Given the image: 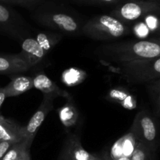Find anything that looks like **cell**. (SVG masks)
<instances>
[{
  "label": "cell",
  "instance_id": "1",
  "mask_svg": "<svg viewBox=\"0 0 160 160\" xmlns=\"http://www.w3.org/2000/svg\"><path fill=\"white\" fill-rule=\"evenodd\" d=\"M94 54L106 63L114 64L160 57V37L102 44Z\"/></svg>",
  "mask_w": 160,
  "mask_h": 160
},
{
  "label": "cell",
  "instance_id": "2",
  "mask_svg": "<svg viewBox=\"0 0 160 160\" xmlns=\"http://www.w3.org/2000/svg\"><path fill=\"white\" fill-rule=\"evenodd\" d=\"M112 68L128 84L150 83L160 78V57L121 62Z\"/></svg>",
  "mask_w": 160,
  "mask_h": 160
},
{
  "label": "cell",
  "instance_id": "3",
  "mask_svg": "<svg viewBox=\"0 0 160 160\" xmlns=\"http://www.w3.org/2000/svg\"><path fill=\"white\" fill-rule=\"evenodd\" d=\"M81 32L91 39L111 41L120 38L131 33L129 27L111 15H99L86 22Z\"/></svg>",
  "mask_w": 160,
  "mask_h": 160
},
{
  "label": "cell",
  "instance_id": "4",
  "mask_svg": "<svg viewBox=\"0 0 160 160\" xmlns=\"http://www.w3.org/2000/svg\"><path fill=\"white\" fill-rule=\"evenodd\" d=\"M129 131L151 151H156L159 146V128L148 111H139L136 114Z\"/></svg>",
  "mask_w": 160,
  "mask_h": 160
},
{
  "label": "cell",
  "instance_id": "5",
  "mask_svg": "<svg viewBox=\"0 0 160 160\" xmlns=\"http://www.w3.org/2000/svg\"><path fill=\"white\" fill-rule=\"evenodd\" d=\"M160 13V3L153 0H130L116 8L111 16L123 23Z\"/></svg>",
  "mask_w": 160,
  "mask_h": 160
},
{
  "label": "cell",
  "instance_id": "6",
  "mask_svg": "<svg viewBox=\"0 0 160 160\" xmlns=\"http://www.w3.org/2000/svg\"><path fill=\"white\" fill-rule=\"evenodd\" d=\"M0 34L22 42L30 37L31 28L20 14L0 2Z\"/></svg>",
  "mask_w": 160,
  "mask_h": 160
},
{
  "label": "cell",
  "instance_id": "7",
  "mask_svg": "<svg viewBox=\"0 0 160 160\" xmlns=\"http://www.w3.org/2000/svg\"><path fill=\"white\" fill-rule=\"evenodd\" d=\"M34 19L42 26L65 34H78L81 27L78 20L67 13L59 12H39L34 14Z\"/></svg>",
  "mask_w": 160,
  "mask_h": 160
},
{
  "label": "cell",
  "instance_id": "8",
  "mask_svg": "<svg viewBox=\"0 0 160 160\" xmlns=\"http://www.w3.org/2000/svg\"><path fill=\"white\" fill-rule=\"evenodd\" d=\"M55 98L49 95H43V99L36 110L34 115L31 117L26 126L23 127V140H27L32 143L45 117L53 109V102Z\"/></svg>",
  "mask_w": 160,
  "mask_h": 160
},
{
  "label": "cell",
  "instance_id": "9",
  "mask_svg": "<svg viewBox=\"0 0 160 160\" xmlns=\"http://www.w3.org/2000/svg\"><path fill=\"white\" fill-rule=\"evenodd\" d=\"M138 140L131 131L119 138L109 150L105 152L103 160H116L122 157L131 158L137 145Z\"/></svg>",
  "mask_w": 160,
  "mask_h": 160
},
{
  "label": "cell",
  "instance_id": "10",
  "mask_svg": "<svg viewBox=\"0 0 160 160\" xmlns=\"http://www.w3.org/2000/svg\"><path fill=\"white\" fill-rule=\"evenodd\" d=\"M19 54L30 69L42 62L47 55L36 39L31 37L26 38L22 41L21 52Z\"/></svg>",
  "mask_w": 160,
  "mask_h": 160
},
{
  "label": "cell",
  "instance_id": "11",
  "mask_svg": "<svg viewBox=\"0 0 160 160\" xmlns=\"http://www.w3.org/2000/svg\"><path fill=\"white\" fill-rule=\"evenodd\" d=\"M33 85L34 88L41 91L43 95H49L54 98L57 97H63L67 99L71 98L68 92L59 88L43 73H38L33 78Z\"/></svg>",
  "mask_w": 160,
  "mask_h": 160
},
{
  "label": "cell",
  "instance_id": "12",
  "mask_svg": "<svg viewBox=\"0 0 160 160\" xmlns=\"http://www.w3.org/2000/svg\"><path fill=\"white\" fill-rule=\"evenodd\" d=\"M30 67L19 54L0 55V75L27 72Z\"/></svg>",
  "mask_w": 160,
  "mask_h": 160
},
{
  "label": "cell",
  "instance_id": "13",
  "mask_svg": "<svg viewBox=\"0 0 160 160\" xmlns=\"http://www.w3.org/2000/svg\"><path fill=\"white\" fill-rule=\"evenodd\" d=\"M62 149L65 151L70 160H92L96 156L84 149L81 138L76 134H70L67 138Z\"/></svg>",
  "mask_w": 160,
  "mask_h": 160
},
{
  "label": "cell",
  "instance_id": "14",
  "mask_svg": "<svg viewBox=\"0 0 160 160\" xmlns=\"http://www.w3.org/2000/svg\"><path fill=\"white\" fill-rule=\"evenodd\" d=\"M23 140V127L8 118L0 121V142L17 143Z\"/></svg>",
  "mask_w": 160,
  "mask_h": 160
},
{
  "label": "cell",
  "instance_id": "15",
  "mask_svg": "<svg viewBox=\"0 0 160 160\" xmlns=\"http://www.w3.org/2000/svg\"><path fill=\"white\" fill-rule=\"evenodd\" d=\"M33 88V78L29 76H17L12 79L7 85L5 86L3 89L6 98H8L18 96L31 90Z\"/></svg>",
  "mask_w": 160,
  "mask_h": 160
},
{
  "label": "cell",
  "instance_id": "16",
  "mask_svg": "<svg viewBox=\"0 0 160 160\" xmlns=\"http://www.w3.org/2000/svg\"><path fill=\"white\" fill-rule=\"evenodd\" d=\"M108 100L120 104L123 108L133 109L137 106V102L134 97L127 89L122 87L112 88L107 95Z\"/></svg>",
  "mask_w": 160,
  "mask_h": 160
},
{
  "label": "cell",
  "instance_id": "17",
  "mask_svg": "<svg viewBox=\"0 0 160 160\" xmlns=\"http://www.w3.org/2000/svg\"><path fill=\"white\" fill-rule=\"evenodd\" d=\"M67 100V103L59 109V116L63 126L67 128H70L76 124L79 117V113L73 105L72 98Z\"/></svg>",
  "mask_w": 160,
  "mask_h": 160
},
{
  "label": "cell",
  "instance_id": "18",
  "mask_svg": "<svg viewBox=\"0 0 160 160\" xmlns=\"http://www.w3.org/2000/svg\"><path fill=\"white\" fill-rule=\"evenodd\" d=\"M34 38L47 54L62 39V35L59 33L42 32L39 33Z\"/></svg>",
  "mask_w": 160,
  "mask_h": 160
},
{
  "label": "cell",
  "instance_id": "19",
  "mask_svg": "<svg viewBox=\"0 0 160 160\" xmlns=\"http://www.w3.org/2000/svg\"><path fill=\"white\" fill-rule=\"evenodd\" d=\"M31 144V142L27 140L14 143L5 154L2 160H17L26 150L30 149Z\"/></svg>",
  "mask_w": 160,
  "mask_h": 160
},
{
  "label": "cell",
  "instance_id": "20",
  "mask_svg": "<svg viewBox=\"0 0 160 160\" xmlns=\"http://www.w3.org/2000/svg\"><path fill=\"white\" fill-rule=\"evenodd\" d=\"M148 90L155 112L158 117H160V78L148 83Z\"/></svg>",
  "mask_w": 160,
  "mask_h": 160
},
{
  "label": "cell",
  "instance_id": "21",
  "mask_svg": "<svg viewBox=\"0 0 160 160\" xmlns=\"http://www.w3.org/2000/svg\"><path fill=\"white\" fill-rule=\"evenodd\" d=\"M154 152L151 151L142 142L138 141L137 145L131 157V160H153Z\"/></svg>",
  "mask_w": 160,
  "mask_h": 160
},
{
  "label": "cell",
  "instance_id": "22",
  "mask_svg": "<svg viewBox=\"0 0 160 160\" xmlns=\"http://www.w3.org/2000/svg\"><path fill=\"white\" fill-rule=\"evenodd\" d=\"M81 70H76V69H70L68 70H66L65 73H63L62 79L67 84L74 85L81 82L85 77V73H83V74H81Z\"/></svg>",
  "mask_w": 160,
  "mask_h": 160
},
{
  "label": "cell",
  "instance_id": "23",
  "mask_svg": "<svg viewBox=\"0 0 160 160\" xmlns=\"http://www.w3.org/2000/svg\"><path fill=\"white\" fill-rule=\"evenodd\" d=\"M13 144L14 143H12V142H0V160L2 159L5 154L7 152L8 150L9 149V148H10Z\"/></svg>",
  "mask_w": 160,
  "mask_h": 160
},
{
  "label": "cell",
  "instance_id": "24",
  "mask_svg": "<svg viewBox=\"0 0 160 160\" xmlns=\"http://www.w3.org/2000/svg\"><path fill=\"white\" fill-rule=\"evenodd\" d=\"M0 2L2 3H9V4L17 5V6H23V7L31 8L29 5L24 1V0H0Z\"/></svg>",
  "mask_w": 160,
  "mask_h": 160
},
{
  "label": "cell",
  "instance_id": "25",
  "mask_svg": "<svg viewBox=\"0 0 160 160\" xmlns=\"http://www.w3.org/2000/svg\"><path fill=\"white\" fill-rule=\"evenodd\" d=\"M81 1L89 2L92 3H98V4L110 5L114 4V3H117L120 0H81Z\"/></svg>",
  "mask_w": 160,
  "mask_h": 160
},
{
  "label": "cell",
  "instance_id": "26",
  "mask_svg": "<svg viewBox=\"0 0 160 160\" xmlns=\"http://www.w3.org/2000/svg\"><path fill=\"white\" fill-rule=\"evenodd\" d=\"M6 98V95L4 92V89H3V88H0V108H1L2 105L3 104V102H4Z\"/></svg>",
  "mask_w": 160,
  "mask_h": 160
},
{
  "label": "cell",
  "instance_id": "27",
  "mask_svg": "<svg viewBox=\"0 0 160 160\" xmlns=\"http://www.w3.org/2000/svg\"><path fill=\"white\" fill-rule=\"evenodd\" d=\"M58 160H70V158L68 157V156L67 155V153L65 152V151H64L63 149H62V151H61L60 152V155H59V159Z\"/></svg>",
  "mask_w": 160,
  "mask_h": 160
},
{
  "label": "cell",
  "instance_id": "28",
  "mask_svg": "<svg viewBox=\"0 0 160 160\" xmlns=\"http://www.w3.org/2000/svg\"><path fill=\"white\" fill-rule=\"evenodd\" d=\"M25 2H26L27 3H28V5H29L30 7H33L34 6H35L36 4H37L38 2L40 0H24Z\"/></svg>",
  "mask_w": 160,
  "mask_h": 160
},
{
  "label": "cell",
  "instance_id": "29",
  "mask_svg": "<svg viewBox=\"0 0 160 160\" xmlns=\"http://www.w3.org/2000/svg\"><path fill=\"white\" fill-rule=\"evenodd\" d=\"M30 152V149H28L26 150V151L24 152L23 153V154L21 155V156H20V157L18 158L17 160H25L26 159V157H27V155L28 154V153Z\"/></svg>",
  "mask_w": 160,
  "mask_h": 160
},
{
  "label": "cell",
  "instance_id": "30",
  "mask_svg": "<svg viewBox=\"0 0 160 160\" xmlns=\"http://www.w3.org/2000/svg\"><path fill=\"white\" fill-rule=\"evenodd\" d=\"M92 160H103V159H102V157H101V156H97V155H96V156H95V157Z\"/></svg>",
  "mask_w": 160,
  "mask_h": 160
},
{
  "label": "cell",
  "instance_id": "31",
  "mask_svg": "<svg viewBox=\"0 0 160 160\" xmlns=\"http://www.w3.org/2000/svg\"><path fill=\"white\" fill-rule=\"evenodd\" d=\"M116 160H131V158H128V157H122L120 158V159H117Z\"/></svg>",
  "mask_w": 160,
  "mask_h": 160
},
{
  "label": "cell",
  "instance_id": "32",
  "mask_svg": "<svg viewBox=\"0 0 160 160\" xmlns=\"http://www.w3.org/2000/svg\"><path fill=\"white\" fill-rule=\"evenodd\" d=\"M25 160H31V155H30V152L28 153V155H27L26 159H25Z\"/></svg>",
  "mask_w": 160,
  "mask_h": 160
},
{
  "label": "cell",
  "instance_id": "33",
  "mask_svg": "<svg viewBox=\"0 0 160 160\" xmlns=\"http://www.w3.org/2000/svg\"><path fill=\"white\" fill-rule=\"evenodd\" d=\"M4 118H5V117H3L2 115H1V113H0V121H2V120Z\"/></svg>",
  "mask_w": 160,
  "mask_h": 160
},
{
  "label": "cell",
  "instance_id": "34",
  "mask_svg": "<svg viewBox=\"0 0 160 160\" xmlns=\"http://www.w3.org/2000/svg\"><path fill=\"white\" fill-rule=\"evenodd\" d=\"M158 28H159V29L160 30V17H159V20H158Z\"/></svg>",
  "mask_w": 160,
  "mask_h": 160
},
{
  "label": "cell",
  "instance_id": "35",
  "mask_svg": "<svg viewBox=\"0 0 160 160\" xmlns=\"http://www.w3.org/2000/svg\"><path fill=\"white\" fill-rule=\"evenodd\" d=\"M153 1H156V0H153Z\"/></svg>",
  "mask_w": 160,
  "mask_h": 160
},
{
  "label": "cell",
  "instance_id": "36",
  "mask_svg": "<svg viewBox=\"0 0 160 160\" xmlns=\"http://www.w3.org/2000/svg\"><path fill=\"white\" fill-rule=\"evenodd\" d=\"M159 37H160V36H159Z\"/></svg>",
  "mask_w": 160,
  "mask_h": 160
}]
</instances>
